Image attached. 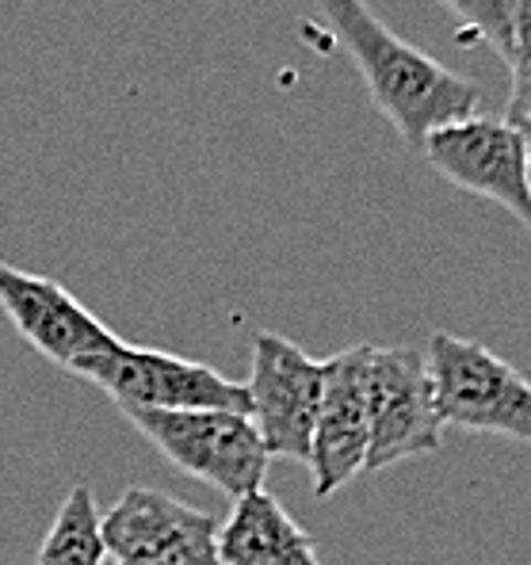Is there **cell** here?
<instances>
[{"instance_id": "1", "label": "cell", "mask_w": 531, "mask_h": 565, "mask_svg": "<svg viewBox=\"0 0 531 565\" xmlns=\"http://www.w3.org/2000/svg\"><path fill=\"white\" fill-rule=\"evenodd\" d=\"M337 46L360 70L371 104L405 146L425 149L436 130L482 111L478 81L447 70L386 28L368 0H314Z\"/></svg>"}, {"instance_id": "2", "label": "cell", "mask_w": 531, "mask_h": 565, "mask_svg": "<svg viewBox=\"0 0 531 565\" xmlns=\"http://www.w3.org/2000/svg\"><path fill=\"white\" fill-rule=\"evenodd\" d=\"M425 360L444 428L531 444V382L512 363L452 332L428 337Z\"/></svg>"}, {"instance_id": "3", "label": "cell", "mask_w": 531, "mask_h": 565, "mask_svg": "<svg viewBox=\"0 0 531 565\" xmlns=\"http://www.w3.org/2000/svg\"><path fill=\"white\" fill-rule=\"evenodd\" d=\"M123 417L188 478L206 481L211 489L226 493L230 501L264 489L268 473V447L261 428L248 413L230 409H123Z\"/></svg>"}, {"instance_id": "4", "label": "cell", "mask_w": 531, "mask_h": 565, "mask_svg": "<svg viewBox=\"0 0 531 565\" xmlns=\"http://www.w3.org/2000/svg\"><path fill=\"white\" fill-rule=\"evenodd\" d=\"M77 379H88L93 386L104 390L115 405L123 409H230L248 413L245 382H234L219 375L214 367L184 355L157 352V348H138L119 340L115 348L85 360Z\"/></svg>"}, {"instance_id": "5", "label": "cell", "mask_w": 531, "mask_h": 565, "mask_svg": "<svg viewBox=\"0 0 531 565\" xmlns=\"http://www.w3.org/2000/svg\"><path fill=\"white\" fill-rule=\"evenodd\" d=\"M363 397H368L371 447L363 470L439 451L444 420L436 413L428 360L421 348H363Z\"/></svg>"}, {"instance_id": "6", "label": "cell", "mask_w": 531, "mask_h": 565, "mask_svg": "<svg viewBox=\"0 0 531 565\" xmlns=\"http://www.w3.org/2000/svg\"><path fill=\"white\" fill-rule=\"evenodd\" d=\"M425 161L452 188L505 206L531 230V153L520 127L497 115H470L425 141Z\"/></svg>"}, {"instance_id": "7", "label": "cell", "mask_w": 531, "mask_h": 565, "mask_svg": "<svg viewBox=\"0 0 531 565\" xmlns=\"http://www.w3.org/2000/svg\"><path fill=\"white\" fill-rule=\"evenodd\" d=\"M326 390V360L306 355L279 332H256L248 367V417L261 428L272 459L310 462L314 424Z\"/></svg>"}, {"instance_id": "8", "label": "cell", "mask_w": 531, "mask_h": 565, "mask_svg": "<svg viewBox=\"0 0 531 565\" xmlns=\"http://www.w3.org/2000/svg\"><path fill=\"white\" fill-rule=\"evenodd\" d=\"M222 523L161 489L130 486L99 520L104 551L119 565H222Z\"/></svg>"}, {"instance_id": "9", "label": "cell", "mask_w": 531, "mask_h": 565, "mask_svg": "<svg viewBox=\"0 0 531 565\" xmlns=\"http://www.w3.org/2000/svg\"><path fill=\"white\" fill-rule=\"evenodd\" d=\"M0 310L39 355H46L70 375L85 360L119 344V337L93 310H85L62 282L12 264H0Z\"/></svg>"}, {"instance_id": "10", "label": "cell", "mask_w": 531, "mask_h": 565, "mask_svg": "<svg viewBox=\"0 0 531 565\" xmlns=\"http://www.w3.org/2000/svg\"><path fill=\"white\" fill-rule=\"evenodd\" d=\"M363 348L368 344L344 348L326 360V390H321L310 462H306L318 501L333 497L368 467L371 424L368 397H363Z\"/></svg>"}, {"instance_id": "11", "label": "cell", "mask_w": 531, "mask_h": 565, "mask_svg": "<svg viewBox=\"0 0 531 565\" xmlns=\"http://www.w3.org/2000/svg\"><path fill=\"white\" fill-rule=\"evenodd\" d=\"M219 562L222 565H321L318 551H314V539L264 489L234 501L226 523L219 527Z\"/></svg>"}, {"instance_id": "12", "label": "cell", "mask_w": 531, "mask_h": 565, "mask_svg": "<svg viewBox=\"0 0 531 565\" xmlns=\"http://www.w3.org/2000/svg\"><path fill=\"white\" fill-rule=\"evenodd\" d=\"M99 509L88 486H73L62 501L54 523H50L35 565H104V531H99Z\"/></svg>"}, {"instance_id": "13", "label": "cell", "mask_w": 531, "mask_h": 565, "mask_svg": "<svg viewBox=\"0 0 531 565\" xmlns=\"http://www.w3.org/2000/svg\"><path fill=\"white\" fill-rule=\"evenodd\" d=\"M444 12L455 15L463 35L486 43L497 57L509 62L512 50V0H436Z\"/></svg>"}, {"instance_id": "14", "label": "cell", "mask_w": 531, "mask_h": 565, "mask_svg": "<svg viewBox=\"0 0 531 565\" xmlns=\"http://www.w3.org/2000/svg\"><path fill=\"white\" fill-rule=\"evenodd\" d=\"M509 115L505 119L531 135V0H512L509 50Z\"/></svg>"}, {"instance_id": "15", "label": "cell", "mask_w": 531, "mask_h": 565, "mask_svg": "<svg viewBox=\"0 0 531 565\" xmlns=\"http://www.w3.org/2000/svg\"><path fill=\"white\" fill-rule=\"evenodd\" d=\"M528 138V153H531V135H524Z\"/></svg>"}]
</instances>
